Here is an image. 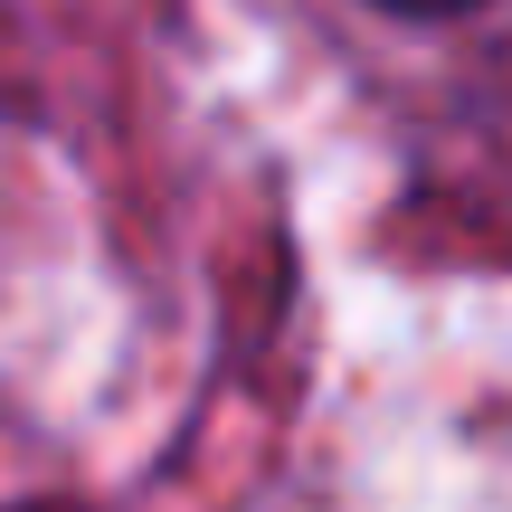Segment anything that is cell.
Instances as JSON below:
<instances>
[{"label": "cell", "mask_w": 512, "mask_h": 512, "mask_svg": "<svg viewBox=\"0 0 512 512\" xmlns=\"http://www.w3.org/2000/svg\"><path fill=\"white\" fill-rule=\"evenodd\" d=\"M380 10H408V19H446V10H475V0H380Z\"/></svg>", "instance_id": "cell-1"}]
</instances>
